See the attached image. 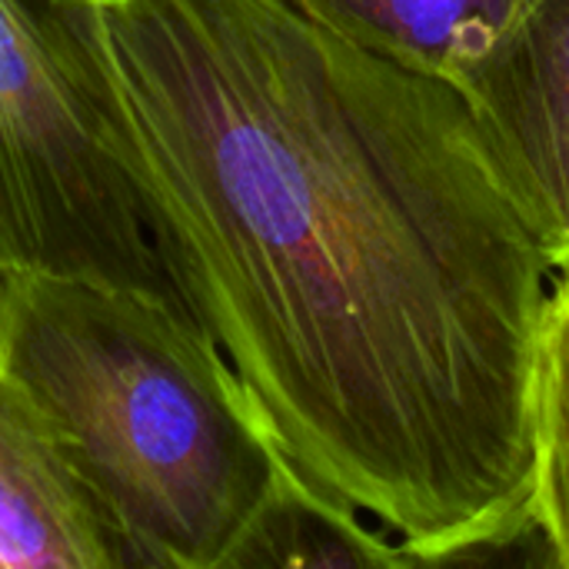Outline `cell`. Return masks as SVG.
Segmentation results:
<instances>
[{"mask_svg": "<svg viewBox=\"0 0 569 569\" xmlns=\"http://www.w3.org/2000/svg\"><path fill=\"white\" fill-rule=\"evenodd\" d=\"M287 467L417 563L533 527L553 260L447 77L290 0H47Z\"/></svg>", "mask_w": 569, "mask_h": 569, "instance_id": "1", "label": "cell"}, {"mask_svg": "<svg viewBox=\"0 0 569 569\" xmlns=\"http://www.w3.org/2000/svg\"><path fill=\"white\" fill-rule=\"evenodd\" d=\"M0 370L137 567L230 569L293 473L207 333L143 293L0 273Z\"/></svg>", "mask_w": 569, "mask_h": 569, "instance_id": "2", "label": "cell"}, {"mask_svg": "<svg viewBox=\"0 0 569 569\" xmlns=\"http://www.w3.org/2000/svg\"><path fill=\"white\" fill-rule=\"evenodd\" d=\"M7 270L133 290L200 327L47 0H0V273Z\"/></svg>", "mask_w": 569, "mask_h": 569, "instance_id": "3", "label": "cell"}, {"mask_svg": "<svg viewBox=\"0 0 569 569\" xmlns=\"http://www.w3.org/2000/svg\"><path fill=\"white\" fill-rule=\"evenodd\" d=\"M453 83L553 267L569 263V0H530Z\"/></svg>", "mask_w": 569, "mask_h": 569, "instance_id": "4", "label": "cell"}, {"mask_svg": "<svg viewBox=\"0 0 569 569\" xmlns=\"http://www.w3.org/2000/svg\"><path fill=\"white\" fill-rule=\"evenodd\" d=\"M30 397L0 370V569H133Z\"/></svg>", "mask_w": 569, "mask_h": 569, "instance_id": "5", "label": "cell"}, {"mask_svg": "<svg viewBox=\"0 0 569 569\" xmlns=\"http://www.w3.org/2000/svg\"><path fill=\"white\" fill-rule=\"evenodd\" d=\"M340 37L457 80L530 0H290Z\"/></svg>", "mask_w": 569, "mask_h": 569, "instance_id": "6", "label": "cell"}, {"mask_svg": "<svg viewBox=\"0 0 569 569\" xmlns=\"http://www.w3.org/2000/svg\"><path fill=\"white\" fill-rule=\"evenodd\" d=\"M237 567H413V560L370 530L363 513L290 473L237 550L230 569Z\"/></svg>", "mask_w": 569, "mask_h": 569, "instance_id": "7", "label": "cell"}, {"mask_svg": "<svg viewBox=\"0 0 569 569\" xmlns=\"http://www.w3.org/2000/svg\"><path fill=\"white\" fill-rule=\"evenodd\" d=\"M533 527L553 567L569 569V263L557 267L533 380Z\"/></svg>", "mask_w": 569, "mask_h": 569, "instance_id": "8", "label": "cell"}]
</instances>
